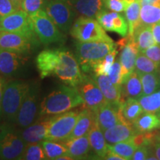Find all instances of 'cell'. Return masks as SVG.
<instances>
[{
    "mask_svg": "<svg viewBox=\"0 0 160 160\" xmlns=\"http://www.w3.org/2000/svg\"><path fill=\"white\" fill-rule=\"evenodd\" d=\"M143 95L142 85L139 74L137 71H133L122 85V102L128 98L139 99Z\"/></svg>",
    "mask_w": 160,
    "mask_h": 160,
    "instance_id": "26",
    "label": "cell"
},
{
    "mask_svg": "<svg viewBox=\"0 0 160 160\" xmlns=\"http://www.w3.org/2000/svg\"><path fill=\"white\" fill-rule=\"evenodd\" d=\"M119 51L117 48H115L111 52L108 54L102 59L99 60L92 67V71L95 73V75H107L108 74L110 69L115 62V58L117 57Z\"/></svg>",
    "mask_w": 160,
    "mask_h": 160,
    "instance_id": "34",
    "label": "cell"
},
{
    "mask_svg": "<svg viewBox=\"0 0 160 160\" xmlns=\"http://www.w3.org/2000/svg\"><path fill=\"white\" fill-rule=\"evenodd\" d=\"M119 106L106 102L95 111L96 121L103 132L120 122L125 121L121 114Z\"/></svg>",
    "mask_w": 160,
    "mask_h": 160,
    "instance_id": "16",
    "label": "cell"
},
{
    "mask_svg": "<svg viewBox=\"0 0 160 160\" xmlns=\"http://www.w3.org/2000/svg\"><path fill=\"white\" fill-rule=\"evenodd\" d=\"M79 113L78 111H69L53 116L45 139L55 142L68 139L74 128Z\"/></svg>",
    "mask_w": 160,
    "mask_h": 160,
    "instance_id": "10",
    "label": "cell"
},
{
    "mask_svg": "<svg viewBox=\"0 0 160 160\" xmlns=\"http://www.w3.org/2000/svg\"><path fill=\"white\" fill-rule=\"evenodd\" d=\"M152 153L155 155L158 160H160V142H156L152 145Z\"/></svg>",
    "mask_w": 160,
    "mask_h": 160,
    "instance_id": "48",
    "label": "cell"
},
{
    "mask_svg": "<svg viewBox=\"0 0 160 160\" xmlns=\"http://www.w3.org/2000/svg\"><path fill=\"white\" fill-rule=\"evenodd\" d=\"M30 87V83L22 80L6 82L4 88L2 110V119L15 124L19 111Z\"/></svg>",
    "mask_w": 160,
    "mask_h": 160,
    "instance_id": "3",
    "label": "cell"
},
{
    "mask_svg": "<svg viewBox=\"0 0 160 160\" xmlns=\"http://www.w3.org/2000/svg\"><path fill=\"white\" fill-rule=\"evenodd\" d=\"M146 57L160 65V45H153L143 52Z\"/></svg>",
    "mask_w": 160,
    "mask_h": 160,
    "instance_id": "43",
    "label": "cell"
},
{
    "mask_svg": "<svg viewBox=\"0 0 160 160\" xmlns=\"http://www.w3.org/2000/svg\"><path fill=\"white\" fill-rule=\"evenodd\" d=\"M20 10V7L12 0H0V19Z\"/></svg>",
    "mask_w": 160,
    "mask_h": 160,
    "instance_id": "41",
    "label": "cell"
},
{
    "mask_svg": "<svg viewBox=\"0 0 160 160\" xmlns=\"http://www.w3.org/2000/svg\"><path fill=\"white\" fill-rule=\"evenodd\" d=\"M138 100L145 113H157L160 112V92L159 91L151 94L142 96Z\"/></svg>",
    "mask_w": 160,
    "mask_h": 160,
    "instance_id": "33",
    "label": "cell"
},
{
    "mask_svg": "<svg viewBox=\"0 0 160 160\" xmlns=\"http://www.w3.org/2000/svg\"><path fill=\"white\" fill-rule=\"evenodd\" d=\"M83 104L84 100L77 88L61 85L41 102L39 117L62 114Z\"/></svg>",
    "mask_w": 160,
    "mask_h": 160,
    "instance_id": "1",
    "label": "cell"
},
{
    "mask_svg": "<svg viewBox=\"0 0 160 160\" xmlns=\"http://www.w3.org/2000/svg\"><path fill=\"white\" fill-rule=\"evenodd\" d=\"M6 81L4 77L0 76V119H2V95L4 88H5Z\"/></svg>",
    "mask_w": 160,
    "mask_h": 160,
    "instance_id": "46",
    "label": "cell"
},
{
    "mask_svg": "<svg viewBox=\"0 0 160 160\" xmlns=\"http://www.w3.org/2000/svg\"><path fill=\"white\" fill-rule=\"evenodd\" d=\"M53 117H39L37 121L23 129L22 136L26 144L41 142L45 139L48 130L51 125Z\"/></svg>",
    "mask_w": 160,
    "mask_h": 160,
    "instance_id": "18",
    "label": "cell"
},
{
    "mask_svg": "<svg viewBox=\"0 0 160 160\" xmlns=\"http://www.w3.org/2000/svg\"><path fill=\"white\" fill-rule=\"evenodd\" d=\"M96 19L106 31L115 32L123 37L128 34V24L121 13L109 12L105 9L100 12Z\"/></svg>",
    "mask_w": 160,
    "mask_h": 160,
    "instance_id": "15",
    "label": "cell"
},
{
    "mask_svg": "<svg viewBox=\"0 0 160 160\" xmlns=\"http://www.w3.org/2000/svg\"><path fill=\"white\" fill-rule=\"evenodd\" d=\"M133 125L137 133L155 131L160 128V116L158 113L144 112L133 122Z\"/></svg>",
    "mask_w": 160,
    "mask_h": 160,
    "instance_id": "27",
    "label": "cell"
},
{
    "mask_svg": "<svg viewBox=\"0 0 160 160\" xmlns=\"http://www.w3.org/2000/svg\"><path fill=\"white\" fill-rule=\"evenodd\" d=\"M0 31L13 32L39 39L30 15L21 9L0 19Z\"/></svg>",
    "mask_w": 160,
    "mask_h": 160,
    "instance_id": "11",
    "label": "cell"
},
{
    "mask_svg": "<svg viewBox=\"0 0 160 160\" xmlns=\"http://www.w3.org/2000/svg\"><path fill=\"white\" fill-rule=\"evenodd\" d=\"M46 0H22L20 4V9L31 16L43 9Z\"/></svg>",
    "mask_w": 160,
    "mask_h": 160,
    "instance_id": "39",
    "label": "cell"
},
{
    "mask_svg": "<svg viewBox=\"0 0 160 160\" xmlns=\"http://www.w3.org/2000/svg\"><path fill=\"white\" fill-rule=\"evenodd\" d=\"M127 5L128 0H105V8L117 13L125 11Z\"/></svg>",
    "mask_w": 160,
    "mask_h": 160,
    "instance_id": "42",
    "label": "cell"
},
{
    "mask_svg": "<svg viewBox=\"0 0 160 160\" xmlns=\"http://www.w3.org/2000/svg\"><path fill=\"white\" fill-rule=\"evenodd\" d=\"M93 79L97 82L108 102L117 105L122 103V87H118L112 83L107 75H94Z\"/></svg>",
    "mask_w": 160,
    "mask_h": 160,
    "instance_id": "23",
    "label": "cell"
},
{
    "mask_svg": "<svg viewBox=\"0 0 160 160\" xmlns=\"http://www.w3.org/2000/svg\"><path fill=\"white\" fill-rule=\"evenodd\" d=\"M140 9L141 4L139 0H128L125 9V18L128 24V35L133 36L140 24Z\"/></svg>",
    "mask_w": 160,
    "mask_h": 160,
    "instance_id": "30",
    "label": "cell"
},
{
    "mask_svg": "<svg viewBox=\"0 0 160 160\" xmlns=\"http://www.w3.org/2000/svg\"><path fill=\"white\" fill-rule=\"evenodd\" d=\"M39 45V39H35L17 33L0 31V48L28 56L35 47Z\"/></svg>",
    "mask_w": 160,
    "mask_h": 160,
    "instance_id": "13",
    "label": "cell"
},
{
    "mask_svg": "<svg viewBox=\"0 0 160 160\" xmlns=\"http://www.w3.org/2000/svg\"><path fill=\"white\" fill-rule=\"evenodd\" d=\"M158 113V114H159V115L160 116V112H159V113Z\"/></svg>",
    "mask_w": 160,
    "mask_h": 160,
    "instance_id": "55",
    "label": "cell"
},
{
    "mask_svg": "<svg viewBox=\"0 0 160 160\" xmlns=\"http://www.w3.org/2000/svg\"><path fill=\"white\" fill-rule=\"evenodd\" d=\"M142 5H152L156 6H160V0H139Z\"/></svg>",
    "mask_w": 160,
    "mask_h": 160,
    "instance_id": "49",
    "label": "cell"
},
{
    "mask_svg": "<svg viewBox=\"0 0 160 160\" xmlns=\"http://www.w3.org/2000/svg\"><path fill=\"white\" fill-rule=\"evenodd\" d=\"M157 74H158V77H159V81H160V65H159V69H158Z\"/></svg>",
    "mask_w": 160,
    "mask_h": 160,
    "instance_id": "52",
    "label": "cell"
},
{
    "mask_svg": "<svg viewBox=\"0 0 160 160\" xmlns=\"http://www.w3.org/2000/svg\"><path fill=\"white\" fill-rule=\"evenodd\" d=\"M62 142L68 148V154L73 159H85L90 157L91 148L88 134Z\"/></svg>",
    "mask_w": 160,
    "mask_h": 160,
    "instance_id": "22",
    "label": "cell"
},
{
    "mask_svg": "<svg viewBox=\"0 0 160 160\" xmlns=\"http://www.w3.org/2000/svg\"><path fill=\"white\" fill-rule=\"evenodd\" d=\"M43 10L62 33L70 32L76 13L68 2L64 0H46Z\"/></svg>",
    "mask_w": 160,
    "mask_h": 160,
    "instance_id": "9",
    "label": "cell"
},
{
    "mask_svg": "<svg viewBox=\"0 0 160 160\" xmlns=\"http://www.w3.org/2000/svg\"><path fill=\"white\" fill-rule=\"evenodd\" d=\"M159 64H157L153 60L149 59L148 57L142 53H139L136 60L135 69L139 74L148 73H157L159 67Z\"/></svg>",
    "mask_w": 160,
    "mask_h": 160,
    "instance_id": "36",
    "label": "cell"
},
{
    "mask_svg": "<svg viewBox=\"0 0 160 160\" xmlns=\"http://www.w3.org/2000/svg\"><path fill=\"white\" fill-rule=\"evenodd\" d=\"M68 3L76 14L80 17L96 18L100 12L106 9L105 0H71Z\"/></svg>",
    "mask_w": 160,
    "mask_h": 160,
    "instance_id": "21",
    "label": "cell"
},
{
    "mask_svg": "<svg viewBox=\"0 0 160 160\" xmlns=\"http://www.w3.org/2000/svg\"><path fill=\"white\" fill-rule=\"evenodd\" d=\"M20 159L22 160H45L48 159L42 142L26 144V147Z\"/></svg>",
    "mask_w": 160,
    "mask_h": 160,
    "instance_id": "38",
    "label": "cell"
},
{
    "mask_svg": "<svg viewBox=\"0 0 160 160\" xmlns=\"http://www.w3.org/2000/svg\"><path fill=\"white\" fill-rule=\"evenodd\" d=\"M41 142L48 159H57L61 156L68 154V148L62 142H58L45 139Z\"/></svg>",
    "mask_w": 160,
    "mask_h": 160,
    "instance_id": "32",
    "label": "cell"
},
{
    "mask_svg": "<svg viewBox=\"0 0 160 160\" xmlns=\"http://www.w3.org/2000/svg\"><path fill=\"white\" fill-rule=\"evenodd\" d=\"M12 1H13V2H14L15 4H17V5H19V7H20V4H21L22 1V0H12Z\"/></svg>",
    "mask_w": 160,
    "mask_h": 160,
    "instance_id": "51",
    "label": "cell"
},
{
    "mask_svg": "<svg viewBox=\"0 0 160 160\" xmlns=\"http://www.w3.org/2000/svg\"><path fill=\"white\" fill-rule=\"evenodd\" d=\"M54 76L65 85L77 88L81 82L84 73L77 58L66 48H59V62L55 70Z\"/></svg>",
    "mask_w": 160,
    "mask_h": 160,
    "instance_id": "5",
    "label": "cell"
},
{
    "mask_svg": "<svg viewBox=\"0 0 160 160\" xmlns=\"http://www.w3.org/2000/svg\"><path fill=\"white\" fill-rule=\"evenodd\" d=\"M151 31L157 45H160V22L151 25Z\"/></svg>",
    "mask_w": 160,
    "mask_h": 160,
    "instance_id": "45",
    "label": "cell"
},
{
    "mask_svg": "<svg viewBox=\"0 0 160 160\" xmlns=\"http://www.w3.org/2000/svg\"><path fill=\"white\" fill-rule=\"evenodd\" d=\"M108 77L112 82V83L114 84L116 86L122 87V85L123 83V79L122 75V65L119 61L113 62V65L110 69Z\"/></svg>",
    "mask_w": 160,
    "mask_h": 160,
    "instance_id": "40",
    "label": "cell"
},
{
    "mask_svg": "<svg viewBox=\"0 0 160 160\" xmlns=\"http://www.w3.org/2000/svg\"><path fill=\"white\" fill-rule=\"evenodd\" d=\"M139 77L142 85L143 95L151 94L160 88V81L157 73H142L139 74Z\"/></svg>",
    "mask_w": 160,
    "mask_h": 160,
    "instance_id": "37",
    "label": "cell"
},
{
    "mask_svg": "<svg viewBox=\"0 0 160 160\" xmlns=\"http://www.w3.org/2000/svg\"><path fill=\"white\" fill-rule=\"evenodd\" d=\"M30 17L36 34L44 45L62 44L65 42V35L43 9L39 10Z\"/></svg>",
    "mask_w": 160,
    "mask_h": 160,
    "instance_id": "6",
    "label": "cell"
},
{
    "mask_svg": "<svg viewBox=\"0 0 160 160\" xmlns=\"http://www.w3.org/2000/svg\"><path fill=\"white\" fill-rule=\"evenodd\" d=\"M159 92H160V90H159Z\"/></svg>",
    "mask_w": 160,
    "mask_h": 160,
    "instance_id": "56",
    "label": "cell"
},
{
    "mask_svg": "<svg viewBox=\"0 0 160 160\" xmlns=\"http://www.w3.org/2000/svg\"><path fill=\"white\" fill-rule=\"evenodd\" d=\"M104 159H108V160H125V159L121 156H119L117 153H114V152L110 151L108 149V151L107 154H106L105 157L104 158Z\"/></svg>",
    "mask_w": 160,
    "mask_h": 160,
    "instance_id": "47",
    "label": "cell"
},
{
    "mask_svg": "<svg viewBox=\"0 0 160 160\" xmlns=\"http://www.w3.org/2000/svg\"><path fill=\"white\" fill-rule=\"evenodd\" d=\"M95 122L96 112L88 108H83L82 111H80L74 128L68 139H74L87 135Z\"/></svg>",
    "mask_w": 160,
    "mask_h": 160,
    "instance_id": "24",
    "label": "cell"
},
{
    "mask_svg": "<svg viewBox=\"0 0 160 160\" xmlns=\"http://www.w3.org/2000/svg\"><path fill=\"white\" fill-rule=\"evenodd\" d=\"M57 160H73V159L68 154H65V155L61 156V157H58Z\"/></svg>",
    "mask_w": 160,
    "mask_h": 160,
    "instance_id": "50",
    "label": "cell"
},
{
    "mask_svg": "<svg viewBox=\"0 0 160 160\" xmlns=\"http://www.w3.org/2000/svg\"><path fill=\"white\" fill-rule=\"evenodd\" d=\"M40 88L37 82L30 84V87L18 113L15 125L25 129L35 122L39 117Z\"/></svg>",
    "mask_w": 160,
    "mask_h": 160,
    "instance_id": "7",
    "label": "cell"
},
{
    "mask_svg": "<svg viewBox=\"0 0 160 160\" xmlns=\"http://www.w3.org/2000/svg\"><path fill=\"white\" fill-rule=\"evenodd\" d=\"M129 40L122 49L119 62L122 65V75L123 82L133 71H134L136 60L139 51L133 36L129 35ZM123 84V83H122Z\"/></svg>",
    "mask_w": 160,
    "mask_h": 160,
    "instance_id": "19",
    "label": "cell"
},
{
    "mask_svg": "<svg viewBox=\"0 0 160 160\" xmlns=\"http://www.w3.org/2000/svg\"><path fill=\"white\" fill-rule=\"evenodd\" d=\"M160 22V6L145 5L140 9V24L151 26Z\"/></svg>",
    "mask_w": 160,
    "mask_h": 160,
    "instance_id": "31",
    "label": "cell"
},
{
    "mask_svg": "<svg viewBox=\"0 0 160 160\" xmlns=\"http://www.w3.org/2000/svg\"><path fill=\"white\" fill-rule=\"evenodd\" d=\"M13 125L8 122L0 125V151L2 159H20L25 151L26 143L22 131Z\"/></svg>",
    "mask_w": 160,
    "mask_h": 160,
    "instance_id": "4",
    "label": "cell"
},
{
    "mask_svg": "<svg viewBox=\"0 0 160 160\" xmlns=\"http://www.w3.org/2000/svg\"><path fill=\"white\" fill-rule=\"evenodd\" d=\"M91 150L98 159H104L108 151V145L106 142L103 131L97 123V121L88 133Z\"/></svg>",
    "mask_w": 160,
    "mask_h": 160,
    "instance_id": "25",
    "label": "cell"
},
{
    "mask_svg": "<svg viewBox=\"0 0 160 160\" xmlns=\"http://www.w3.org/2000/svg\"><path fill=\"white\" fill-rule=\"evenodd\" d=\"M151 153V150L148 146H141L137 148L131 159L133 160H145L148 159V157Z\"/></svg>",
    "mask_w": 160,
    "mask_h": 160,
    "instance_id": "44",
    "label": "cell"
},
{
    "mask_svg": "<svg viewBox=\"0 0 160 160\" xmlns=\"http://www.w3.org/2000/svg\"><path fill=\"white\" fill-rule=\"evenodd\" d=\"M131 139L113 145H108V149L122 157L125 160L131 159L135 151L137 149V147L133 144Z\"/></svg>",
    "mask_w": 160,
    "mask_h": 160,
    "instance_id": "35",
    "label": "cell"
},
{
    "mask_svg": "<svg viewBox=\"0 0 160 160\" xmlns=\"http://www.w3.org/2000/svg\"><path fill=\"white\" fill-rule=\"evenodd\" d=\"M28 55L0 48V76L8 79L19 75L28 60Z\"/></svg>",
    "mask_w": 160,
    "mask_h": 160,
    "instance_id": "14",
    "label": "cell"
},
{
    "mask_svg": "<svg viewBox=\"0 0 160 160\" xmlns=\"http://www.w3.org/2000/svg\"><path fill=\"white\" fill-rule=\"evenodd\" d=\"M70 33L78 42H81L112 40L105 33V30L102 27L97 19L82 16L73 23Z\"/></svg>",
    "mask_w": 160,
    "mask_h": 160,
    "instance_id": "8",
    "label": "cell"
},
{
    "mask_svg": "<svg viewBox=\"0 0 160 160\" xmlns=\"http://www.w3.org/2000/svg\"><path fill=\"white\" fill-rule=\"evenodd\" d=\"M140 53H143L146 49L156 45V42L151 31V26L140 25L133 35Z\"/></svg>",
    "mask_w": 160,
    "mask_h": 160,
    "instance_id": "29",
    "label": "cell"
},
{
    "mask_svg": "<svg viewBox=\"0 0 160 160\" xmlns=\"http://www.w3.org/2000/svg\"><path fill=\"white\" fill-rule=\"evenodd\" d=\"M64 1H66V2H68L71 1V0H64Z\"/></svg>",
    "mask_w": 160,
    "mask_h": 160,
    "instance_id": "53",
    "label": "cell"
},
{
    "mask_svg": "<svg viewBox=\"0 0 160 160\" xmlns=\"http://www.w3.org/2000/svg\"><path fill=\"white\" fill-rule=\"evenodd\" d=\"M76 58L82 70L85 72L92 71V67L105 58L110 52L117 48L113 40H99L76 43Z\"/></svg>",
    "mask_w": 160,
    "mask_h": 160,
    "instance_id": "2",
    "label": "cell"
},
{
    "mask_svg": "<svg viewBox=\"0 0 160 160\" xmlns=\"http://www.w3.org/2000/svg\"><path fill=\"white\" fill-rule=\"evenodd\" d=\"M77 88L84 100L83 108H88L97 111L102 105L108 102L93 77L84 73L82 79Z\"/></svg>",
    "mask_w": 160,
    "mask_h": 160,
    "instance_id": "12",
    "label": "cell"
},
{
    "mask_svg": "<svg viewBox=\"0 0 160 160\" xmlns=\"http://www.w3.org/2000/svg\"><path fill=\"white\" fill-rule=\"evenodd\" d=\"M108 145L127 141L137 133L133 124L128 122H120L103 132Z\"/></svg>",
    "mask_w": 160,
    "mask_h": 160,
    "instance_id": "20",
    "label": "cell"
},
{
    "mask_svg": "<svg viewBox=\"0 0 160 160\" xmlns=\"http://www.w3.org/2000/svg\"><path fill=\"white\" fill-rule=\"evenodd\" d=\"M0 159H1V151H0Z\"/></svg>",
    "mask_w": 160,
    "mask_h": 160,
    "instance_id": "54",
    "label": "cell"
},
{
    "mask_svg": "<svg viewBox=\"0 0 160 160\" xmlns=\"http://www.w3.org/2000/svg\"><path fill=\"white\" fill-rule=\"evenodd\" d=\"M59 62V48L45 49L36 58V65L41 79L54 76L55 70Z\"/></svg>",
    "mask_w": 160,
    "mask_h": 160,
    "instance_id": "17",
    "label": "cell"
},
{
    "mask_svg": "<svg viewBox=\"0 0 160 160\" xmlns=\"http://www.w3.org/2000/svg\"><path fill=\"white\" fill-rule=\"evenodd\" d=\"M119 108L124 120L131 124L144 113L139 100L134 98H128L125 100L121 103Z\"/></svg>",
    "mask_w": 160,
    "mask_h": 160,
    "instance_id": "28",
    "label": "cell"
}]
</instances>
